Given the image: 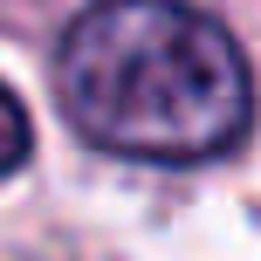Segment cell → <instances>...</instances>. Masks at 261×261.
Returning a JSON list of instances; mask_svg holds the SVG:
<instances>
[{
	"instance_id": "obj_1",
	"label": "cell",
	"mask_w": 261,
	"mask_h": 261,
	"mask_svg": "<svg viewBox=\"0 0 261 261\" xmlns=\"http://www.w3.org/2000/svg\"><path fill=\"white\" fill-rule=\"evenodd\" d=\"M55 96L90 144L144 165H206L254 124V76L186 0H90L62 28Z\"/></svg>"
},
{
	"instance_id": "obj_2",
	"label": "cell",
	"mask_w": 261,
	"mask_h": 261,
	"mask_svg": "<svg viewBox=\"0 0 261 261\" xmlns=\"http://www.w3.org/2000/svg\"><path fill=\"white\" fill-rule=\"evenodd\" d=\"M28 151H35V124H28L21 96H14L7 83H0V179L28 165Z\"/></svg>"
}]
</instances>
